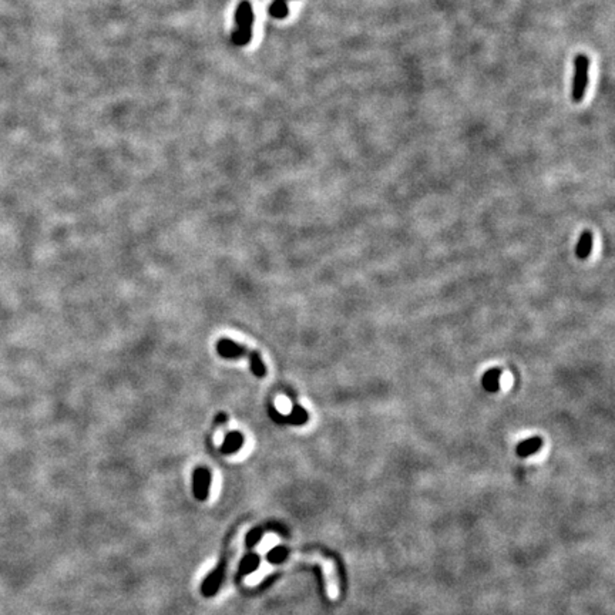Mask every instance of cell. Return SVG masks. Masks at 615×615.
<instances>
[{
  "mask_svg": "<svg viewBox=\"0 0 615 615\" xmlns=\"http://www.w3.org/2000/svg\"><path fill=\"white\" fill-rule=\"evenodd\" d=\"M250 527V523H243L241 526L237 527L235 533L231 536V540L228 543V549L225 553V559L220 567L218 571H215L204 584V593L207 596L214 594L233 574V571L237 567L238 559L243 553L244 549V542H245V533Z\"/></svg>",
  "mask_w": 615,
  "mask_h": 615,
  "instance_id": "6da1fadb",
  "label": "cell"
},
{
  "mask_svg": "<svg viewBox=\"0 0 615 615\" xmlns=\"http://www.w3.org/2000/svg\"><path fill=\"white\" fill-rule=\"evenodd\" d=\"M217 350L220 353V356L225 357V359H238V357H248L250 360V367L253 370V373L257 377H264L267 375V366L260 355L258 350L254 349H248L244 345L237 343L233 339L228 337H223L218 340L217 343Z\"/></svg>",
  "mask_w": 615,
  "mask_h": 615,
  "instance_id": "7a4b0ae2",
  "label": "cell"
},
{
  "mask_svg": "<svg viewBox=\"0 0 615 615\" xmlns=\"http://www.w3.org/2000/svg\"><path fill=\"white\" fill-rule=\"evenodd\" d=\"M254 9L251 1L243 0L238 3L235 10V29L233 31V43L238 47L247 46L253 39L254 30Z\"/></svg>",
  "mask_w": 615,
  "mask_h": 615,
  "instance_id": "3957f363",
  "label": "cell"
},
{
  "mask_svg": "<svg viewBox=\"0 0 615 615\" xmlns=\"http://www.w3.org/2000/svg\"><path fill=\"white\" fill-rule=\"evenodd\" d=\"M574 68H576V73H574V81L571 88V98L574 103H581L589 86V70H590L589 56L584 53L577 54L574 59Z\"/></svg>",
  "mask_w": 615,
  "mask_h": 615,
  "instance_id": "277c9868",
  "label": "cell"
},
{
  "mask_svg": "<svg viewBox=\"0 0 615 615\" xmlns=\"http://www.w3.org/2000/svg\"><path fill=\"white\" fill-rule=\"evenodd\" d=\"M316 563L322 566L325 586H326V594H327L329 600H333V601L337 600L339 599V576H337V569H336L335 561L329 557H325L320 553Z\"/></svg>",
  "mask_w": 615,
  "mask_h": 615,
  "instance_id": "5b68a950",
  "label": "cell"
},
{
  "mask_svg": "<svg viewBox=\"0 0 615 615\" xmlns=\"http://www.w3.org/2000/svg\"><path fill=\"white\" fill-rule=\"evenodd\" d=\"M500 377H502V370L499 367H493L490 370H487L483 376V387L487 392H497L500 387Z\"/></svg>",
  "mask_w": 615,
  "mask_h": 615,
  "instance_id": "8992f818",
  "label": "cell"
},
{
  "mask_svg": "<svg viewBox=\"0 0 615 615\" xmlns=\"http://www.w3.org/2000/svg\"><path fill=\"white\" fill-rule=\"evenodd\" d=\"M591 248H593V235L590 231H584L580 235V240H579V244L576 248V254L580 260H586L590 257Z\"/></svg>",
  "mask_w": 615,
  "mask_h": 615,
  "instance_id": "52a82bcc",
  "label": "cell"
},
{
  "mask_svg": "<svg viewBox=\"0 0 615 615\" xmlns=\"http://www.w3.org/2000/svg\"><path fill=\"white\" fill-rule=\"evenodd\" d=\"M288 1L290 0H273L268 9V14L274 19H285L288 16Z\"/></svg>",
  "mask_w": 615,
  "mask_h": 615,
  "instance_id": "ba28073f",
  "label": "cell"
},
{
  "mask_svg": "<svg viewBox=\"0 0 615 615\" xmlns=\"http://www.w3.org/2000/svg\"><path fill=\"white\" fill-rule=\"evenodd\" d=\"M243 446V436L240 432H231L225 436L224 444H223V450L225 453H233L235 450H238Z\"/></svg>",
  "mask_w": 615,
  "mask_h": 615,
  "instance_id": "9c48e42d",
  "label": "cell"
},
{
  "mask_svg": "<svg viewBox=\"0 0 615 615\" xmlns=\"http://www.w3.org/2000/svg\"><path fill=\"white\" fill-rule=\"evenodd\" d=\"M271 413H273V415H275V416H278V417L288 419V420H291L293 423H304V422L308 419L307 410H305L304 407H301V406H294V409H293L291 415H288V416H280L277 412H271Z\"/></svg>",
  "mask_w": 615,
  "mask_h": 615,
  "instance_id": "30bf717a",
  "label": "cell"
},
{
  "mask_svg": "<svg viewBox=\"0 0 615 615\" xmlns=\"http://www.w3.org/2000/svg\"><path fill=\"white\" fill-rule=\"evenodd\" d=\"M540 446H542V440H540L539 437H534V439H530V440L523 442V443L519 446V453H520L522 456H527V454H530V453H533V452L539 450V449H540Z\"/></svg>",
  "mask_w": 615,
  "mask_h": 615,
  "instance_id": "8fae6325",
  "label": "cell"
}]
</instances>
